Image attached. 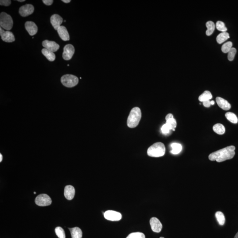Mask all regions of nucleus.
<instances>
[{"mask_svg":"<svg viewBox=\"0 0 238 238\" xmlns=\"http://www.w3.org/2000/svg\"><path fill=\"white\" fill-rule=\"evenodd\" d=\"M62 2L65 3H68L70 2L71 0H62Z\"/></svg>","mask_w":238,"mask_h":238,"instance_id":"4c0bfd02","label":"nucleus"},{"mask_svg":"<svg viewBox=\"0 0 238 238\" xmlns=\"http://www.w3.org/2000/svg\"><path fill=\"white\" fill-rule=\"evenodd\" d=\"M34 7L32 5L27 4L20 8L19 13L22 17H26L34 13Z\"/></svg>","mask_w":238,"mask_h":238,"instance_id":"9d476101","label":"nucleus"},{"mask_svg":"<svg viewBox=\"0 0 238 238\" xmlns=\"http://www.w3.org/2000/svg\"><path fill=\"white\" fill-rule=\"evenodd\" d=\"M216 27L218 31L222 32H226L227 31V28L225 27L224 23L222 21H217L216 24Z\"/></svg>","mask_w":238,"mask_h":238,"instance_id":"c85d7f7f","label":"nucleus"},{"mask_svg":"<svg viewBox=\"0 0 238 238\" xmlns=\"http://www.w3.org/2000/svg\"><path fill=\"white\" fill-rule=\"evenodd\" d=\"M165 124L168 126L170 130H172L173 131H175V128H176V125H177V123H176V120L174 118L166 121Z\"/></svg>","mask_w":238,"mask_h":238,"instance_id":"bb28decb","label":"nucleus"},{"mask_svg":"<svg viewBox=\"0 0 238 238\" xmlns=\"http://www.w3.org/2000/svg\"><path fill=\"white\" fill-rule=\"evenodd\" d=\"M71 238H82L83 232L80 228L75 227L69 228Z\"/></svg>","mask_w":238,"mask_h":238,"instance_id":"a211bd4d","label":"nucleus"},{"mask_svg":"<svg viewBox=\"0 0 238 238\" xmlns=\"http://www.w3.org/2000/svg\"><path fill=\"white\" fill-rule=\"evenodd\" d=\"M145 235L142 232H137L130 234L126 238H145Z\"/></svg>","mask_w":238,"mask_h":238,"instance_id":"7c9ffc66","label":"nucleus"},{"mask_svg":"<svg viewBox=\"0 0 238 238\" xmlns=\"http://www.w3.org/2000/svg\"><path fill=\"white\" fill-rule=\"evenodd\" d=\"M235 149L236 148L233 146L225 147L209 154V159L210 161H216L217 162H221L226 160H230L234 157Z\"/></svg>","mask_w":238,"mask_h":238,"instance_id":"f257e3e1","label":"nucleus"},{"mask_svg":"<svg viewBox=\"0 0 238 238\" xmlns=\"http://www.w3.org/2000/svg\"><path fill=\"white\" fill-rule=\"evenodd\" d=\"M142 117V113L139 107L133 108L130 112L127 120V125L130 128H135L139 125Z\"/></svg>","mask_w":238,"mask_h":238,"instance_id":"f03ea898","label":"nucleus"},{"mask_svg":"<svg viewBox=\"0 0 238 238\" xmlns=\"http://www.w3.org/2000/svg\"><path fill=\"white\" fill-rule=\"evenodd\" d=\"M58 35L62 40L64 41H69L70 36L67 29L64 26H61L57 30Z\"/></svg>","mask_w":238,"mask_h":238,"instance_id":"dca6fc26","label":"nucleus"},{"mask_svg":"<svg viewBox=\"0 0 238 238\" xmlns=\"http://www.w3.org/2000/svg\"><path fill=\"white\" fill-rule=\"evenodd\" d=\"M61 82L67 87H73L78 83L79 79L75 75L67 74L61 77Z\"/></svg>","mask_w":238,"mask_h":238,"instance_id":"39448f33","label":"nucleus"},{"mask_svg":"<svg viewBox=\"0 0 238 238\" xmlns=\"http://www.w3.org/2000/svg\"><path fill=\"white\" fill-rule=\"evenodd\" d=\"M34 194H36V192H34Z\"/></svg>","mask_w":238,"mask_h":238,"instance_id":"c03bdc74","label":"nucleus"},{"mask_svg":"<svg viewBox=\"0 0 238 238\" xmlns=\"http://www.w3.org/2000/svg\"><path fill=\"white\" fill-rule=\"evenodd\" d=\"M104 216L106 219L110 221H119L122 218L121 214L115 211H106L104 214Z\"/></svg>","mask_w":238,"mask_h":238,"instance_id":"0eeeda50","label":"nucleus"},{"mask_svg":"<svg viewBox=\"0 0 238 238\" xmlns=\"http://www.w3.org/2000/svg\"><path fill=\"white\" fill-rule=\"evenodd\" d=\"M50 22L54 29L57 31L63 23V19L59 15L54 14L50 18Z\"/></svg>","mask_w":238,"mask_h":238,"instance_id":"ddd939ff","label":"nucleus"},{"mask_svg":"<svg viewBox=\"0 0 238 238\" xmlns=\"http://www.w3.org/2000/svg\"><path fill=\"white\" fill-rule=\"evenodd\" d=\"M75 194L74 187L71 185H67L64 188V195L66 199L71 200L74 198Z\"/></svg>","mask_w":238,"mask_h":238,"instance_id":"2eb2a0df","label":"nucleus"},{"mask_svg":"<svg viewBox=\"0 0 238 238\" xmlns=\"http://www.w3.org/2000/svg\"><path fill=\"white\" fill-rule=\"evenodd\" d=\"M2 154H0V162H2Z\"/></svg>","mask_w":238,"mask_h":238,"instance_id":"58836bf2","label":"nucleus"},{"mask_svg":"<svg viewBox=\"0 0 238 238\" xmlns=\"http://www.w3.org/2000/svg\"><path fill=\"white\" fill-rule=\"evenodd\" d=\"M171 147L172 150L170 151L171 153L173 154H179L182 151V147L181 144H177V143H173L171 144Z\"/></svg>","mask_w":238,"mask_h":238,"instance_id":"5701e85b","label":"nucleus"},{"mask_svg":"<svg viewBox=\"0 0 238 238\" xmlns=\"http://www.w3.org/2000/svg\"><path fill=\"white\" fill-rule=\"evenodd\" d=\"M55 233H56V236L59 238H65V232L63 230V228L60 227H57L55 229Z\"/></svg>","mask_w":238,"mask_h":238,"instance_id":"c756f323","label":"nucleus"},{"mask_svg":"<svg viewBox=\"0 0 238 238\" xmlns=\"http://www.w3.org/2000/svg\"><path fill=\"white\" fill-rule=\"evenodd\" d=\"M226 117L229 121L233 124H237L238 123V119L237 116L234 113L228 112L225 115Z\"/></svg>","mask_w":238,"mask_h":238,"instance_id":"a878e982","label":"nucleus"},{"mask_svg":"<svg viewBox=\"0 0 238 238\" xmlns=\"http://www.w3.org/2000/svg\"><path fill=\"white\" fill-rule=\"evenodd\" d=\"M203 105L205 107H209L211 105V101L210 100H208L206 101L203 102Z\"/></svg>","mask_w":238,"mask_h":238,"instance_id":"c9c22d12","label":"nucleus"},{"mask_svg":"<svg viewBox=\"0 0 238 238\" xmlns=\"http://www.w3.org/2000/svg\"><path fill=\"white\" fill-rule=\"evenodd\" d=\"M229 35L227 32H222L217 37V41L218 44H221L229 38Z\"/></svg>","mask_w":238,"mask_h":238,"instance_id":"aec40b11","label":"nucleus"},{"mask_svg":"<svg viewBox=\"0 0 238 238\" xmlns=\"http://www.w3.org/2000/svg\"><path fill=\"white\" fill-rule=\"evenodd\" d=\"M206 26L207 28V30L206 31V35L207 36H210L214 31L215 28L214 23L211 21H208L206 23Z\"/></svg>","mask_w":238,"mask_h":238,"instance_id":"b1692460","label":"nucleus"},{"mask_svg":"<svg viewBox=\"0 0 238 238\" xmlns=\"http://www.w3.org/2000/svg\"><path fill=\"white\" fill-rule=\"evenodd\" d=\"M236 53V49L235 48H232L228 53V60L229 61H232L234 59Z\"/></svg>","mask_w":238,"mask_h":238,"instance_id":"2f4dec72","label":"nucleus"},{"mask_svg":"<svg viewBox=\"0 0 238 238\" xmlns=\"http://www.w3.org/2000/svg\"><path fill=\"white\" fill-rule=\"evenodd\" d=\"M215 216L219 224L220 225H223L225 222V218L224 213L221 212L217 211L216 213Z\"/></svg>","mask_w":238,"mask_h":238,"instance_id":"393cba45","label":"nucleus"},{"mask_svg":"<svg viewBox=\"0 0 238 238\" xmlns=\"http://www.w3.org/2000/svg\"><path fill=\"white\" fill-rule=\"evenodd\" d=\"M42 46L44 48L48 49L53 53L57 51L59 49L60 46L58 44L53 41L45 40L42 43Z\"/></svg>","mask_w":238,"mask_h":238,"instance_id":"f8f14e48","label":"nucleus"},{"mask_svg":"<svg viewBox=\"0 0 238 238\" xmlns=\"http://www.w3.org/2000/svg\"><path fill=\"white\" fill-rule=\"evenodd\" d=\"M211 105H213L215 104L214 101L213 100L211 101Z\"/></svg>","mask_w":238,"mask_h":238,"instance_id":"ea45409f","label":"nucleus"},{"mask_svg":"<svg viewBox=\"0 0 238 238\" xmlns=\"http://www.w3.org/2000/svg\"><path fill=\"white\" fill-rule=\"evenodd\" d=\"M66 21H64V22H66Z\"/></svg>","mask_w":238,"mask_h":238,"instance_id":"49530a36","label":"nucleus"},{"mask_svg":"<svg viewBox=\"0 0 238 238\" xmlns=\"http://www.w3.org/2000/svg\"><path fill=\"white\" fill-rule=\"evenodd\" d=\"M173 118V115H172V114L169 113L166 116V117H165V119H166V121H167V120H169V119Z\"/></svg>","mask_w":238,"mask_h":238,"instance_id":"e433bc0d","label":"nucleus"},{"mask_svg":"<svg viewBox=\"0 0 238 238\" xmlns=\"http://www.w3.org/2000/svg\"><path fill=\"white\" fill-rule=\"evenodd\" d=\"M161 131L162 133L164 135H168L170 133L171 130L169 129L168 126L166 124H165L161 127Z\"/></svg>","mask_w":238,"mask_h":238,"instance_id":"473e14b6","label":"nucleus"},{"mask_svg":"<svg viewBox=\"0 0 238 238\" xmlns=\"http://www.w3.org/2000/svg\"><path fill=\"white\" fill-rule=\"evenodd\" d=\"M212 98L213 96L210 92L206 90L199 96L198 99L200 101L203 102L206 101L210 100Z\"/></svg>","mask_w":238,"mask_h":238,"instance_id":"412c9836","label":"nucleus"},{"mask_svg":"<svg viewBox=\"0 0 238 238\" xmlns=\"http://www.w3.org/2000/svg\"><path fill=\"white\" fill-rule=\"evenodd\" d=\"M151 228L153 232L159 233L161 232L162 225L160 221L156 217L151 218L150 221Z\"/></svg>","mask_w":238,"mask_h":238,"instance_id":"9b49d317","label":"nucleus"},{"mask_svg":"<svg viewBox=\"0 0 238 238\" xmlns=\"http://www.w3.org/2000/svg\"><path fill=\"white\" fill-rule=\"evenodd\" d=\"M234 238H238V232L236 234Z\"/></svg>","mask_w":238,"mask_h":238,"instance_id":"a19ab883","label":"nucleus"},{"mask_svg":"<svg viewBox=\"0 0 238 238\" xmlns=\"http://www.w3.org/2000/svg\"><path fill=\"white\" fill-rule=\"evenodd\" d=\"M75 53L74 47L71 44H67L63 48V59L66 60H70L73 56Z\"/></svg>","mask_w":238,"mask_h":238,"instance_id":"6e6552de","label":"nucleus"},{"mask_svg":"<svg viewBox=\"0 0 238 238\" xmlns=\"http://www.w3.org/2000/svg\"><path fill=\"white\" fill-rule=\"evenodd\" d=\"M11 4L10 0H1L0 1V5L1 6H10Z\"/></svg>","mask_w":238,"mask_h":238,"instance_id":"72a5a7b5","label":"nucleus"},{"mask_svg":"<svg viewBox=\"0 0 238 238\" xmlns=\"http://www.w3.org/2000/svg\"><path fill=\"white\" fill-rule=\"evenodd\" d=\"M216 100L218 106L223 109L227 111L231 109V106L230 104L225 99L221 97H217L216 99Z\"/></svg>","mask_w":238,"mask_h":238,"instance_id":"f3484780","label":"nucleus"},{"mask_svg":"<svg viewBox=\"0 0 238 238\" xmlns=\"http://www.w3.org/2000/svg\"><path fill=\"white\" fill-rule=\"evenodd\" d=\"M42 52L44 56H46L47 60L50 61H54L56 58V56L53 52L49 51L48 49L44 48L42 49Z\"/></svg>","mask_w":238,"mask_h":238,"instance_id":"6ab92c4d","label":"nucleus"},{"mask_svg":"<svg viewBox=\"0 0 238 238\" xmlns=\"http://www.w3.org/2000/svg\"><path fill=\"white\" fill-rule=\"evenodd\" d=\"M165 153V145L161 142L154 144L147 150L148 156L154 158H158L164 156Z\"/></svg>","mask_w":238,"mask_h":238,"instance_id":"7ed1b4c3","label":"nucleus"},{"mask_svg":"<svg viewBox=\"0 0 238 238\" xmlns=\"http://www.w3.org/2000/svg\"><path fill=\"white\" fill-rule=\"evenodd\" d=\"M42 2L46 6H51L53 4V0H43Z\"/></svg>","mask_w":238,"mask_h":238,"instance_id":"f704fd0d","label":"nucleus"},{"mask_svg":"<svg viewBox=\"0 0 238 238\" xmlns=\"http://www.w3.org/2000/svg\"><path fill=\"white\" fill-rule=\"evenodd\" d=\"M160 238H164V237H160Z\"/></svg>","mask_w":238,"mask_h":238,"instance_id":"a18cd8bd","label":"nucleus"},{"mask_svg":"<svg viewBox=\"0 0 238 238\" xmlns=\"http://www.w3.org/2000/svg\"><path fill=\"white\" fill-rule=\"evenodd\" d=\"M25 28L29 35L31 36L35 35L38 32V27L34 22L27 21L25 25Z\"/></svg>","mask_w":238,"mask_h":238,"instance_id":"4468645a","label":"nucleus"},{"mask_svg":"<svg viewBox=\"0 0 238 238\" xmlns=\"http://www.w3.org/2000/svg\"><path fill=\"white\" fill-rule=\"evenodd\" d=\"M213 130L218 135H223L225 132L224 126L221 124H217L213 127Z\"/></svg>","mask_w":238,"mask_h":238,"instance_id":"4be33fe9","label":"nucleus"},{"mask_svg":"<svg viewBox=\"0 0 238 238\" xmlns=\"http://www.w3.org/2000/svg\"><path fill=\"white\" fill-rule=\"evenodd\" d=\"M232 43L231 42H226L221 47V50L224 53H228L232 47Z\"/></svg>","mask_w":238,"mask_h":238,"instance_id":"cd10ccee","label":"nucleus"},{"mask_svg":"<svg viewBox=\"0 0 238 238\" xmlns=\"http://www.w3.org/2000/svg\"><path fill=\"white\" fill-rule=\"evenodd\" d=\"M18 2H25V0H18Z\"/></svg>","mask_w":238,"mask_h":238,"instance_id":"79ce46f5","label":"nucleus"},{"mask_svg":"<svg viewBox=\"0 0 238 238\" xmlns=\"http://www.w3.org/2000/svg\"><path fill=\"white\" fill-rule=\"evenodd\" d=\"M67 66H69V64H67Z\"/></svg>","mask_w":238,"mask_h":238,"instance_id":"37998d69","label":"nucleus"},{"mask_svg":"<svg viewBox=\"0 0 238 238\" xmlns=\"http://www.w3.org/2000/svg\"><path fill=\"white\" fill-rule=\"evenodd\" d=\"M35 202L37 205L40 206H48L52 203V200L47 194H39L35 199Z\"/></svg>","mask_w":238,"mask_h":238,"instance_id":"423d86ee","label":"nucleus"},{"mask_svg":"<svg viewBox=\"0 0 238 238\" xmlns=\"http://www.w3.org/2000/svg\"><path fill=\"white\" fill-rule=\"evenodd\" d=\"M0 35L2 40L6 42H12L15 41V36L12 32L10 31H5L2 28H0Z\"/></svg>","mask_w":238,"mask_h":238,"instance_id":"1a4fd4ad","label":"nucleus"},{"mask_svg":"<svg viewBox=\"0 0 238 238\" xmlns=\"http://www.w3.org/2000/svg\"><path fill=\"white\" fill-rule=\"evenodd\" d=\"M0 25L1 28L6 30H10L13 28V20L12 17L5 12L0 15Z\"/></svg>","mask_w":238,"mask_h":238,"instance_id":"20e7f679","label":"nucleus"}]
</instances>
